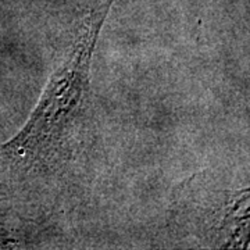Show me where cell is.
<instances>
[{
	"mask_svg": "<svg viewBox=\"0 0 250 250\" xmlns=\"http://www.w3.org/2000/svg\"><path fill=\"white\" fill-rule=\"evenodd\" d=\"M113 3L114 0H106L82 21L70 53L49 81L27 124L1 146L7 157L28 160L45 154L78 116L89 90L90 62L96 42Z\"/></svg>",
	"mask_w": 250,
	"mask_h": 250,
	"instance_id": "cell-1",
	"label": "cell"
}]
</instances>
